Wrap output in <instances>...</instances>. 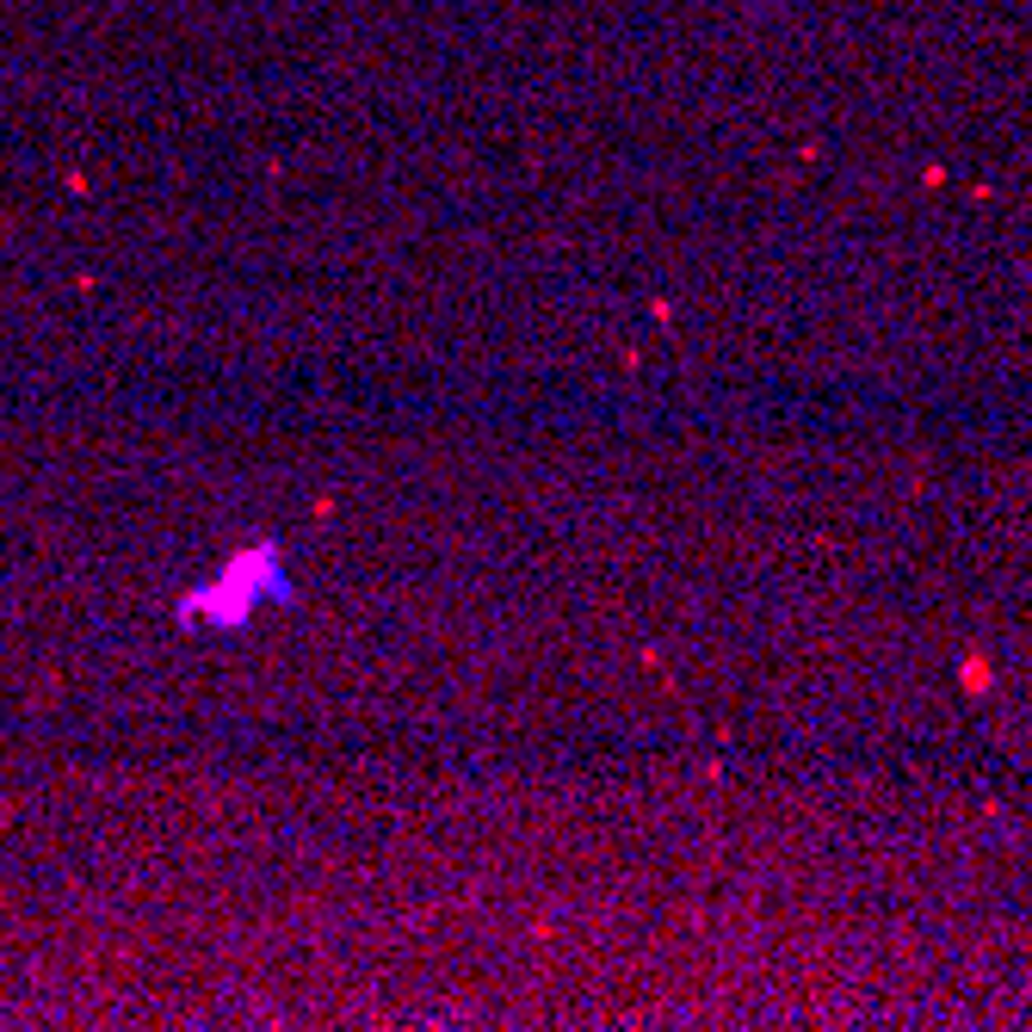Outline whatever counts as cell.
<instances>
[{"mask_svg": "<svg viewBox=\"0 0 1032 1032\" xmlns=\"http://www.w3.org/2000/svg\"><path fill=\"white\" fill-rule=\"evenodd\" d=\"M291 600V581H285V563L272 544H254V551H235L223 569L205 581V588H192L180 600V625H205V631H235V625H248L260 606H279Z\"/></svg>", "mask_w": 1032, "mask_h": 1032, "instance_id": "1", "label": "cell"}]
</instances>
